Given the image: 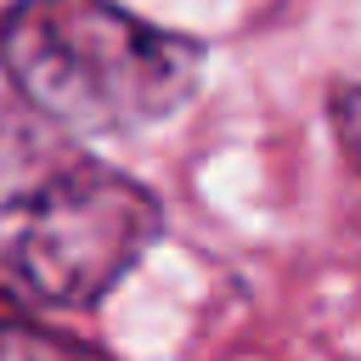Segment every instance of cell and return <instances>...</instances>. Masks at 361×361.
I'll return each mask as SVG.
<instances>
[{
	"instance_id": "cell-3",
	"label": "cell",
	"mask_w": 361,
	"mask_h": 361,
	"mask_svg": "<svg viewBox=\"0 0 361 361\" xmlns=\"http://www.w3.org/2000/svg\"><path fill=\"white\" fill-rule=\"evenodd\" d=\"M0 361H107V355L34 322H0Z\"/></svg>"
},
{
	"instance_id": "cell-4",
	"label": "cell",
	"mask_w": 361,
	"mask_h": 361,
	"mask_svg": "<svg viewBox=\"0 0 361 361\" xmlns=\"http://www.w3.org/2000/svg\"><path fill=\"white\" fill-rule=\"evenodd\" d=\"M333 135L350 152V164L361 169V90H338L333 96Z\"/></svg>"
},
{
	"instance_id": "cell-1",
	"label": "cell",
	"mask_w": 361,
	"mask_h": 361,
	"mask_svg": "<svg viewBox=\"0 0 361 361\" xmlns=\"http://www.w3.org/2000/svg\"><path fill=\"white\" fill-rule=\"evenodd\" d=\"M152 237L158 203L0 85V299L39 310L90 305Z\"/></svg>"
},
{
	"instance_id": "cell-2",
	"label": "cell",
	"mask_w": 361,
	"mask_h": 361,
	"mask_svg": "<svg viewBox=\"0 0 361 361\" xmlns=\"http://www.w3.org/2000/svg\"><path fill=\"white\" fill-rule=\"evenodd\" d=\"M6 85L68 135H130L203 79V45L113 0H23L0 23Z\"/></svg>"
}]
</instances>
